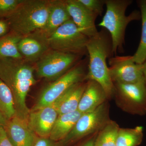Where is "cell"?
<instances>
[{"mask_svg":"<svg viewBox=\"0 0 146 146\" xmlns=\"http://www.w3.org/2000/svg\"><path fill=\"white\" fill-rule=\"evenodd\" d=\"M119 128L116 122L110 120L98 131L94 146H116Z\"/></svg>","mask_w":146,"mask_h":146,"instance_id":"ffe728a7","label":"cell"},{"mask_svg":"<svg viewBox=\"0 0 146 146\" xmlns=\"http://www.w3.org/2000/svg\"><path fill=\"white\" fill-rule=\"evenodd\" d=\"M59 114L54 105L31 110L28 118L29 127L38 137L49 138Z\"/></svg>","mask_w":146,"mask_h":146,"instance_id":"8fae6325","label":"cell"},{"mask_svg":"<svg viewBox=\"0 0 146 146\" xmlns=\"http://www.w3.org/2000/svg\"><path fill=\"white\" fill-rule=\"evenodd\" d=\"M8 120L4 116L2 113L0 111V127H4Z\"/></svg>","mask_w":146,"mask_h":146,"instance_id":"f1b7e54d","label":"cell"},{"mask_svg":"<svg viewBox=\"0 0 146 146\" xmlns=\"http://www.w3.org/2000/svg\"><path fill=\"white\" fill-rule=\"evenodd\" d=\"M107 99L104 90L99 84L94 80H87L78 110L82 114L91 112L107 101Z\"/></svg>","mask_w":146,"mask_h":146,"instance_id":"2e32d148","label":"cell"},{"mask_svg":"<svg viewBox=\"0 0 146 146\" xmlns=\"http://www.w3.org/2000/svg\"><path fill=\"white\" fill-rule=\"evenodd\" d=\"M33 146H62L60 142H55L49 138H41L37 136Z\"/></svg>","mask_w":146,"mask_h":146,"instance_id":"484cf974","label":"cell"},{"mask_svg":"<svg viewBox=\"0 0 146 146\" xmlns=\"http://www.w3.org/2000/svg\"><path fill=\"white\" fill-rule=\"evenodd\" d=\"M86 49L89 59L85 80H94L99 84L108 99L111 98L115 95V87L106 61L111 52L107 38L99 32L96 36L89 38Z\"/></svg>","mask_w":146,"mask_h":146,"instance_id":"7a4b0ae2","label":"cell"},{"mask_svg":"<svg viewBox=\"0 0 146 146\" xmlns=\"http://www.w3.org/2000/svg\"><path fill=\"white\" fill-rule=\"evenodd\" d=\"M109 106L105 102L93 111L82 114L68 136L60 141L65 146L90 134L98 132L109 121Z\"/></svg>","mask_w":146,"mask_h":146,"instance_id":"ba28073f","label":"cell"},{"mask_svg":"<svg viewBox=\"0 0 146 146\" xmlns=\"http://www.w3.org/2000/svg\"><path fill=\"white\" fill-rule=\"evenodd\" d=\"M108 64L110 74L114 84L145 82L143 65L135 63L133 56H113L109 58Z\"/></svg>","mask_w":146,"mask_h":146,"instance_id":"30bf717a","label":"cell"},{"mask_svg":"<svg viewBox=\"0 0 146 146\" xmlns=\"http://www.w3.org/2000/svg\"><path fill=\"white\" fill-rule=\"evenodd\" d=\"M86 76L82 63H77L62 76L43 89L30 110H36L54 104L73 85L85 80Z\"/></svg>","mask_w":146,"mask_h":146,"instance_id":"8992f818","label":"cell"},{"mask_svg":"<svg viewBox=\"0 0 146 146\" xmlns=\"http://www.w3.org/2000/svg\"><path fill=\"white\" fill-rule=\"evenodd\" d=\"M95 138H92L87 141L86 143H84L81 146H94V143H95Z\"/></svg>","mask_w":146,"mask_h":146,"instance_id":"f546056e","label":"cell"},{"mask_svg":"<svg viewBox=\"0 0 146 146\" xmlns=\"http://www.w3.org/2000/svg\"><path fill=\"white\" fill-rule=\"evenodd\" d=\"M70 19L65 1H50L49 13L46 24L41 29L33 33L46 41L58 27Z\"/></svg>","mask_w":146,"mask_h":146,"instance_id":"4fadbf2b","label":"cell"},{"mask_svg":"<svg viewBox=\"0 0 146 146\" xmlns=\"http://www.w3.org/2000/svg\"><path fill=\"white\" fill-rule=\"evenodd\" d=\"M131 3L129 0H105L106 11L98 26L109 32L112 39L111 52L115 54L118 50L123 49L128 25L140 18L137 11H133L129 16H126V10Z\"/></svg>","mask_w":146,"mask_h":146,"instance_id":"277c9868","label":"cell"},{"mask_svg":"<svg viewBox=\"0 0 146 146\" xmlns=\"http://www.w3.org/2000/svg\"><path fill=\"white\" fill-rule=\"evenodd\" d=\"M82 114L77 110L58 115L51 131L50 139L55 142L63 140L70 132Z\"/></svg>","mask_w":146,"mask_h":146,"instance_id":"ac0fdd59","label":"cell"},{"mask_svg":"<svg viewBox=\"0 0 146 146\" xmlns=\"http://www.w3.org/2000/svg\"><path fill=\"white\" fill-rule=\"evenodd\" d=\"M87 9L97 16H101L105 5V0H78Z\"/></svg>","mask_w":146,"mask_h":146,"instance_id":"d4e9b609","label":"cell"},{"mask_svg":"<svg viewBox=\"0 0 146 146\" xmlns=\"http://www.w3.org/2000/svg\"><path fill=\"white\" fill-rule=\"evenodd\" d=\"M89 39L71 19L53 33L46 42L50 49L81 56L87 53L86 45Z\"/></svg>","mask_w":146,"mask_h":146,"instance_id":"5b68a950","label":"cell"},{"mask_svg":"<svg viewBox=\"0 0 146 146\" xmlns=\"http://www.w3.org/2000/svg\"><path fill=\"white\" fill-rule=\"evenodd\" d=\"M50 1L23 0L8 17L9 26L12 32L26 36L41 29L48 17Z\"/></svg>","mask_w":146,"mask_h":146,"instance_id":"3957f363","label":"cell"},{"mask_svg":"<svg viewBox=\"0 0 146 146\" xmlns=\"http://www.w3.org/2000/svg\"><path fill=\"white\" fill-rule=\"evenodd\" d=\"M0 146H14L9 139L3 127H0Z\"/></svg>","mask_w":146,"mask_h":146,"instance_id":"4316f807","label":"cell"},{"mask_svg":"<svg viewBox=\"0 0 146 146\" xmlns=\"http://www.w3.org/2000/svg\"><path fill=\"white\" fill-rule=\"evenodd\" d=\"M115 97L118 106L132 114L146 115L145 82L135 84L115 83Z\"/></svg>","mask_w":146,"mask_h":146,"instance_id":"9c48e42d","label":"cell"},{"mask_svg":"<svg viewBox=\"0 0 146 146\" xmlns=\"http://www.w3.org/2000/svg\"><path fill=\"white\" fill-rule=\"evenodd\" d=\"M23 36L12 32L0 38V58L23 59L18 45Z\"/></svg>","mask_w":146,"mask_h":146,"instance_id":"d6986e66","label":"cell"},{"mask_svg":"<svg viewBox=\"0 0 146 146\" xmlns=\"http://www.w3.org/2000/svg\"><path fill=\"white\" fill-rule=\"evenodd\" d=\"M0 111L7 120L16 115L13 95L9 88L0 79Z\"/></svg>","mask_w":146,"mask_h":146,"instance_id":"7402d4cb","label":"cell"},{"mask_svg":"<svg viewBox=\"0 0 146 146\" xmlns=\"http://www.w3.org/2000/svg\"><path fill=\"white\" fill-rule=\"evenodd\" d=\"M80 56L50 49L36 62L35 71L39 77L54 81L74 66Z\"/></svg>","mask_w":146,"mask_h":146,"instance_id":"52a82bcc","label":"cell"},{"mask_svg":"<svg viewBox=\"0 0 146 146\" xmlns=\"http://www.w3.org/2000/svg\"><path fill=\"white\" fill-rule=\"evenodd\" d=\"M143 128L136 127L134 128H119L116 146H138L143 141Z\"/></svg>","mask_w":146,"mask_h":146,"instance_id":"44dd1931","label":"cell"},{"mask_svg":"<svg viewBox=\"0 0 146 146\" xmlns=\"http://www.w3.org/2000/svg\"><path fill=\"white\" fill-rule=\"evenodd\" d=\"M66 6L71 19L82 33L90 38L99 32L96 27V15L89 11L78 0H66Z\"/></svg>","mask_w":146,"mask_h":146,"instance_id":"7c38bea8","label":"cell"},{"mask_svg":"<svg viewBox=\"0 0 146 146\" xmlns=\"http://www.w3.org/2000/svg\"><path fill=\"white\" fill-rule=\"evenodd\" d=\"M23 0H0V17L8 18L16 10Z\"/></svg>","mask_w":146,"mask_h":146,"instance_id":"cb8c5ba5","label":"cell"},{"mask_svg":"<svg viewBox=\"0 0 146 146\" xmlns=\"http://www.w3.org/2000/svg\"><path fill=\"white\" fill-rule=\"evenodd\" d=\"M8 27L7 22L0 20V38L5 36L7 33Z\"/></svg>","mask_w":146,"mask_h":146,"instance_id":"83f0119b","label":"cell"},{"mask_svg":"<svg viewBox=\"0 0 146 146\" xmlns=\"http://www.w3.org/2000/svg\"><path fill=\"white\" fill-rule=\"evenodd\" d=\"M143 73L144 78H145V82L146 85V60L143 64Z\"/></svg>","mask_w":146,"mask_h":146,"instance_id":"4dcf8cb0","label":"cell"},{"mask_svg":"<svg viewBox=\"0 0 146 146\" xmlns=\"http://www.w3.org/2000/svg\"><path fill=\"white\" fill-rule=\"evenodd\" d=\"M4 127L14 146H33L37 137L29 127L27 121L16 115L8 120Z\"/></svg>","mask_w":146,"mask_h":146,"instance_id":"5bb4252c","label":"cell"},{"mask_svg":"<svg viewBox=\"0 0 146 146\" xmlns=\"http://www.w3.org/2000/svg\"><path fill=\"white\" fill-rule=\"evenodd\" d=\"M86 84L82 81L73 85L54 104L59 115L78 110Z\"/></svg>","mask_w":146,"mask_h":146,"instance_id":"e0dca14e","label":"cell"},{"mask_svg":"<svg viewBox=\"0 0 146 146\" xmlns=\"http://www.w3.org/2000/svg\"><path fill=\"white\" fill-rule=\"evenodd\" d=\"M35 66L24 59L0 58V79L10 89L16 116L27 121L30 110L26 103L28 93L36 84Z\"/></svg>","mask_w":146,"mask_h":146,"instance_id":"6da1fadb","label":"cell"},{"mask_svg":"<svg viewBox=\"0 0 146 146\" xmlns=\"http://www.w3.org/2000/svg\"><path fill=\"white\" fill-rule=\"evenodd\" d=\"M23 59L30 63H36L50 49L45 40L32 34L23 36L18 45Z\"/></svg>","mask_w":146,"mask_h":146,"instance_id":"9a60e30c","label":"cell"},{"mask_svg":"<svg viewBox=\"0 0 146 146\" xmlns=\"http://www.w3.org/2000/svg\"><path fill=\"white\" fill-rule=\"evenodd\" d=\"M139 5L142 21V35L138 49L132 56L135 63L142 64L146 60V1H140Z\"/></svg>","mask_w":146,"mask_h":146,"instance_id":"603a6c76","label":"cell"}]
</instances>
